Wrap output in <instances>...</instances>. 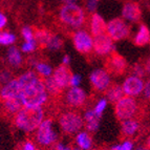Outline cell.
I'll return each mask as SVG.
<instances>
[{"label":"cell","instance_id":"6da1fadb","mask_svg":"<svg viewBox=\"0 0 150 150\" xmlns=\"http://www.w3.org/2000/svg\"><path fill=\"white\" fill-rule=\"evenodd\" d=\"M44 118L43 107H22L13 117V124L18 130L30 133L37 130Z\"/></svg>","mask_w":150,"mask_h":150},{"label":"cell","instance_id":"7a4b0ae2","mask_svg":"<svg viewBox=\"0 0 150 150\" xmlns=\"http://www.w3.org/2000/svg\"><path fill=\"white\" fill-rule=\"evenodd\" d=\"M48 95L43 79L28 87L22 88L19 93V100L23 107H43L47 104Z\"/></svg>","mask_w":150,"mask_h":150},{"label":"cell","instance_id":"3957f363","mask_svg":"<svg viewBox=\"0 0 150 150\" xmlns=\"http://www.w3.org/2000/svg\"><path fill=\"white\" fill-rule=\"evenodd\" d=\"M58 18L66 28H80L86 22V13L78 3L63 4L59 10Z\"/></svg>","mask_w":150,"mask_h":150},{"label":"cell","instance_id":"277c9868","mask_svg":"<svg viewBox=\"0 0 150 150\" xmlns=\"http://www.w3.org/2000/svg\"><path fill=\"white\" fill-rule=\"evenodd\" d=\"M141 108L134 98L124 96L115 103V115L119 121H125L141 115Z\"/></svg>","mask_w":150,"mask_h":150},{"label":"cell","instance_id":"5b68a950","mask_svg":"<svg viewBox=\"0 0 150 150\" xmlns=\"http://www.w3.org/2000/svg\"><path fill=\"white\" fill-rule=\"evenodd\" d=\"M59 126L64 134L74 135L81 131L84 126V120L79 112L67 110L59 115Z\"/></svg>","mask_w":150,"mask_h":150},{"label":"cell","instance_id":"8992f818","mask_svg":"<svg viewBox=\"0 0 150 150\" xmlns=\"http://www.w3.org/2000/svg\"><path fill=\"white\" fill-rule=\"evenodd\" d=\"M35 140L41 147H50L57 142L58 134L54 129V122L52 119H44L42 121L36 130Z\"/></svg>","mask_w":150,"mask_h":150},{"label":"cell","instance_id":"52a82bcc","mask_svg":"<svg viewBox=\"0 0 150 150\" xmlns=\"http://www.w3.org/2000/svg\"><path fill=\"white\" fill-rule=\"evenodd\" d=\"M106 34L113 41H122L129 37L130 26L123 18H115L106 24Z\"/></svg>","mask_w":150,"mask_h":150},{"label":"cell","instance_id":"ba28073f","mask_svg":"<svg viewBox=\"0 0 150 150\" xmlns=\"http://www.w3.org/2000/svg\"><path fill=\"white\" fill-rule=\"evenodd\" d=\"M76 50L82 55H89L93 50V37L85 30H78L71 34Z\"/></svg>","mask_w":150,"mask_h":150},{"label":"cell","instance_id":"9c48e42d","mask_svg":"<svg viewBox=\"0 0 150 150\" xmlns=\"http://www.w3.org/2000/svg\"><path fill=\"white\" fill-rule=\"evenodd\" d=\"M104 64L107 73L110 76H115V77H121L128 69V63L126 59L115 52L107 56Z\"/></svg>","mask_w":150,"mask_h":150},{"label":"cell","instance_id":"30bf717a","mask_svg":"<svg viewBox=\"0 0 150 150\" xmlns=\"http://www.w3.org/2000/svg\"><path fill=\"white\" fill-rule=\"evenodd\" d=\"M89 81L95 91L105 93L108 87L111 85V76L107 73L106 69L98 68L90 73Z\"/></svg>","mask_w":150,"mask_h":150},{"label":"cell","instance_id":"8fae6325","mask_svg":"<svg viewBox=\"0 0 150 150\" xmlns=\"http://www.w3.org/2000/svg\"><path fill=\"white\" fill-rule=\"evenodd\" d=\"M65 103L70 108H82L87 102V93L79 86L70 87L65 93Z\"/></svg>","mask_w":150,"mask_h":150},{"label":"cell","instance_id":"7c38bea8","mask_svg":"<svg viewBox=\"0 0 150 150\" xmlns=\"http://www.w3.org/2000/svg\"><path fill=\"white\" fill-rule=\"evenodd\" d=\"M115 41L107 35H103L93 37V52L96 55L100 57H107L115 52Z\"/></svg>","mask_w":150,"mask_h":150},{"label":"cell","instance_id":"4fadbf2b","mask_svg":"<svg viewBox=\"0 0 150 150\" xmlns=\"http://www.w3.org/2000/svg\"><path fill=\"white\" fill-rule=\"evenodd\" d=\"M144 84H145V82L143 81L142 78L130 75L123 82V93L125 96H128V97H138L143 93Z\"/></svg>","mask_w":150,"mask_h":150},{"label":"cell","instance_id":"5bb4252c","mask_svg":"<svg viewBox=\"0 0 150 150\" xmlns=\"http://www.w3.org/2000/svg\"><path fill=\"white\" fill-rule=\"evenodd\" d=\"M71 76H73L71 70H70V68L68 67L67 65L61 64L54 69L52 78H53V80L55 81L58 87L64 90L69 86Z\"/></svg>","mask_w":150,"mask_h":150},{"label":"cell","instance_id":"9a60e30c","mask_svg":"<svg viewBox=\"0 0 150 150\" xmlns=\"http://www.w3.org/2000/svg\"><path fill=\"white\" fill-rule=\"evenodd\" d=\"M142 10L137 1L129 0L124 3L122 8V18L124 20L131 23H137L141 20Z\"/></svg>","mask_w":150,"mask_h":150},{"label":"cell","instance_id":"2e32d148","mask_svg":"<svg viewBox=\"0 0 150 150\" xmlns=\"http://www.w3.org/2000/svg\"><path fill=\"white\" fill-rule=\"evenodd\" d=\"M0 107H1L0 108L1 113L4 117H14L23 106L19 98H13V99H1Z\"/></svg>","mask_w":150,"mask_h":150},{"label":"cell","instance_id":"e0dca14e","mask_svg":"<svg viewBox=\"0 0 150 150\" xmlns=\"http://www.w3.org/2000/svg\"><path fill=\"white\" fill-rule=\"evenodd\" d=\"M106 24L104 18L98 14V13H93L89 17V30L93 37L106 34Z\"/></svg>","mask_w":150,"mask_h":150},{"label":"cell","instance_id":"ac0fdd59","mask_svg":"<svg viewBox=\"0 0 150 150\" xmlns=\"http://www.w3.org/2000/svg\"><path fill=\"white\" fill-rule=\"evenodd\" d=\"M140 122L138 119H128L121 122V133L123 138H132L140 130Z\"/></svg>","mask_w":150,"mask_h":150},{"label":"cell","instance_id":"d6986e66","mask_svg":"<svg viewBox=\"0 0 150 150\" xmlns=\"http://www.w3.org/2000/svg\"><path fill=\"white\" fill-rule=\"evenodd\" d=\"M20 86L17 79H13L8 83L2 85L0 89V98L1 99H13V98H19L20 93Z\"/></svg>","mask_w":150,"mask_h":150},{"label":"cell","instance_id":"ffe728a7","mask_svg":"<svg viewBox=\"0 0 150 150\" xmlns=\"http://www.w3.org/2000/svg\"><path fill=\"white\" fill-rule=\"evenodd\" d=\"M100 119L99 117L96 115L93 112V109H87L84 112L83 115V120H84V126L86 128V131L89 133L96 132L99 127H100Z\"/></svg>","mask_w":150,"mask_h":150},{"label":"cell","instance_id":"44dd1931","mask_svg":"<svg viewBox=\"0 0 150 150\" xmlns=\"http://www.w3.org/2000/svg\"><path fill=\"white\" fill-rule=\"evenodd\" d=\"M6 62L12 68H20L23 64L21 52L16 46H11L6 52Z\"/></svg>","mask_w":150,"mask_h":150},{"label":"cell","instance_id":"7402d4cb","mask_svg":"<svg viewBox=\"0 0 150 150\" xmlns=\"http://www.w3.org/2000/svg\"><path fill=\"white\" fill-rule=\"evenodd\" d=\"M75 144L81 150H91L93 148V138L88 131H79L75 137Z\"/></svg>","mask_w":150,"mask_h":150},{"label":"cell","instance_id":"603a6c76","mask_svg":"<svg viewBox=\"0 0 150 150\" xmlns=\"http://www.w3.org/2000/svg\"><path fill=\"white\" fill-rule=\"evenodd\" d=\"M133 43L137 46H144V45L150 43V30L147 28V25L140 24L138 30L135 33V36L133 38Z\"/></svg>","mask_w":150,"mask_h":150},{"label":"cell","instance_id":"cb8c5ba5","mask_svg":"<svg viewBox=\"0 0 150 150\" xmlns=\"http://www.w3.org/2000/svg\"><path fill=\"white\" fill-rule=\"evenodd\" d=\"M42 78H40L38 76V74L34 70H26L25 73H23L22 75H20L18 77V83L20 86V89L22 88L28 87V86L32 85L34 83L38 82L39 80H41Z\"/></svg>","mask_w":150,"mask_h":150},{"label":"cell","instance_id":"d4e9b609","mask_svg":"<svg viewBox=\"0 0 150 150\" xmlns=\"http://www.w3.org/2000/svg\"><path fill=\"white\" fill-rule=\"evenodd\" d=\"M104 93H105L107 101L113 103V104L117 103L121 98H123L124 96H125L124 93H123L122 86H120L119 84H115V83L111 84Z\"/></svg>","mask_w":150,"mask_h":150},{"label":"cell","instance_id":"484cf974","mask_svg":"<svg viewBox=\"0 0 150 150\" xmlns=\"http://www.w3.org/2000/svg\"><path fill=\"white\" fill-rule=\"evenodd\" d=\"M43 83H44L45 88L47 90L50 97H52L53 99H59V97H61L63 93V90L58 87L57 84L55 83V81L53 80L52 76L48 78L43 79Z\"/></svg>","mask_w":150,"mask_h":150},{"label":"cell","instance_id":"4316f807","mask_svg":"<svg viewBox=\"0 0 150 150\" xmlns=\"http://www.w3.org/2000/svg\"><path fill=\"white\" fill-rule=\"evenodd\" d=\"M63 44H64V42H63L62 38L52 33L47 42L45 44L44 50H48L50 52H57V50H60L63 47Z\"/></svg>","mask_w":150,"mask_h":150},{"label":"cell","instance_id":"83f0119b","mask_svg":"<svg viewBox=\"0 0 150 150\" xmlns=\"http://www.w3.org/2000/svg\"><path fill=\"white\" fill-rule=\"evenodd\" d=\"M34 67H35V71L38 74V76L42 78V79L48 78L53 75L54 70L52 68V66L48 63L44 62V61H38Z\"/></svg>","mask_w":150,"mask_h":150},{"label":"cell","instance_id":"f1b7e54d","mask_svg":"<svg viewBox=\"0 0 150 150\" xmlns=\"http://www.w3.org/2000/svg\"><path fill=\"white\" fill-rule=\"evenodd\" d=\"M16 36L8 30H0V45H12L16 42Z\"/></svg>","mask_w":150,"mask_h":150},{"label":"cell","instance_id":"f546056e","mask_svg":"<svg viewBox=\"0 0 150 150\" xmlns=\"http://www.w3.org/2000/svg\"><path fill=\"white\" fill-rule=\"evenodd\" d=\"M107 103H108V101L106 98H102V99H100V100L98 101L97 104H96L95 107H93V112L96 113L97 117L102 118L103 112H104V110L107 107Z\"/></svg>","mask_w":150,"mask_h":150},{"label":"cell","instance_id":"4dcf8cb0","mask_svg":"<svg viewBox=\"0 0 150 150\" xmlns=\"http://www.w3.org/2000/svg\"><path fill=\"white\" fill-rule=\"evenodd\" d=\"M130 73H131V75L137 76V77H140V78H144L147 75L142 62H138V63H135V64H133L132 66L130 67Z\"/></svg>","mask_w":150,"mask_h":150},{"label":"cell","instance_id":"1f68e13d","mask_svg":"<svg viewBox=\"0 0 150 150\" xmlns=\"http://www.w3.org/2000/svg\"><path fill=\"white\" fill-rule=\"evenodd\" d=\"M13 73L12 70L8 69V67H2L0 68V84H6L8 83L11 80H13Z\"/></svg>","mask_w":150,"mask_h":150},{"label":"cell","instance_id":"d6a6232c","mask_svg":"<svg viewBox=\"0 0 150 150\" xmlns=\"http://www.w3.org/2000/svg\"><path fill=\"white\" fill-rule=\"evenodd\" d=\"M37 48H38V43H37V41H36V39L30 40V41H25V42L21 45V50L25 54L34 53Z\"/></svg>","mask_w":150,"mask_h":150},{"label":"cell","instance_id":"836d02e7","mask_svg":"<svg viewBox=\"0 0 150 150\" xmlns=\"http://www.w3.org/2000/svg\"><path fill=\"white\" fill-rule=\"evenodd\" d=\"M109 150H133V142L129 139H126L123 141L122 144L111 146Z\"/></svg>","mask_w":150,"mask_h":150},{"label":"cell","instance_id":"e575fe53","mask_svg":"<svg viewBox=\"0 0 150 150\" xmlns=\"http://www.w3.org/2000/svg\"><path fill=\"white\" fill-rule=\"evenodd\" d=\"M21 35H22L24 41H30L35 39V30L28 25H24L21 28Z\"/></svg>","mask_w":150,"mask_h":150},{"label":"cell","instance_id":"d590c367","mask_svg":"<svg viewBox=\"0 0 150 150\" xmlns=\"http://www.w3.org/2000/svg\"><path fill=\"white\" fill-rule=\"evenodd\" d=\"M16 150H38L37 146L33 141L30 140H26L23 143H21L20 145L18 146Z\"/></svg>","mask_w":150,"mask_h":150},{"label":"cell","instance_id":"8d00e7d4","mask_svg":"<svg viewBox=\"0 0 150 150\" xmlns=\"http://www.w3.org/2000/svg\"><path fill=\"white\" fill-rule=\"evenodd\" d=\"M99 2H100V0H86L85 8L87 10V12H89L90 14L95 13V11L98 8V5H99Z\"/></svg>","mask_w":150,"mask_h":150},{"label":"cell","instance_id":"74e56055","mask_svg":"<svg viewBox=\"0 0 150 150\" xmlns=\"http://www.w3.org/2000/svg\"><path fill=\"white\" fill-rule=\"evenodd\" d=\"M143 96L146 101H150V78L144 84V89H143Z\"/></svg>","mask_w":150,"mask_h":150},{"label":"cell","instance_id":"f35d334b","mask_svg":"<svg viewBox=\"0 0 150 150\" xmlns=\"http://www.w3.org/2000/svg\"><path fill=\"white\" fill-rule=\"evenodd\" d=\"M81 81H82V77L81 75H73L71 76V79H70L69 85L71 87H76V86H79L81 84Z\"/></svg>","mask_w":150,"mask_h":150},{"label":"cell","instance_id":"ab89813d","mask_svg":"<svg viewBox=\"0 0 150 150\" xmlns=\"http://www.w3.org/2000/svg\"><path fill=\"white\" fill-rule=\"evenodd\" d=\"M71 145H66L64 143H56L55 144V150H70Z\"/></svg>","mask_w":150,"mask_h":150},{"label":"cell","instance_id":"60d3db41","mask_svg":"<svg viewBox=\"0 0 150 150\" xmlns=\"http://www.w3.org/2000/svg\"><path fill=\"white\" fill-rule=\"evenodd\" d=\"M6 24H8V18L0 11V30H2V28H4L6 26Z\"/></svg>","mask_w":150,"mask_h":150},{"label":"cell","instance_id":"b9f144b4","mask_svg":"<svg viewBox=\"0 0 150 150\" xmlns=\"http://www.w3.org/2000/svg\"><path fill=\"white\" fill-rule=\"evenodd\" d=\"M142 63H143V66H144V68H145V70H146V74H150V57L149 58H147L144 62L142 61Z\"/></svg>","mask_w":150,"mask_h":150},{"label":"cell","instance_id":"7bdbcfd3","mask_svg":"<svg viewBox=\"0 0 150 150\" xmlns=\"http://www.w3.org/2000/svg\"><path fill=\"white\" fill-rule=\"evenodd\" d=\"M70 63V56L69 55H65L64 57H63V60H62V64L63 65H69Z\"/></svg>","mask_w":150,"mask_h":150},{"label":"cell","instance_id":"ee69618b","mask_svg":"<svg viewBox=\"0 0 150 150\" xmlns=\"http://www.w3.org/2000/svg\"><path fill=\"white\" fill-rule=\"evenodd\" d=\"M63 4H71V3H77L78 0H61Z\"/></svg>","mask_w":150,"mask_h":150},{"label":"cell","instance_id":"f6af8a7d","mask_svg":"<svg viewBox=\"0 0 150 150\" xmlns=\"http://www.w3.org/2000/svg\"><path fill=\"white\" fill-rule=\"evenodd\" d=\"M134 150H150L148 147H146L145 145H140V146H138V147L135 148Z\"/></svg>","mask_w":150,"mask_h":150},{"label":"cell","instance_id":"bcb514c9","mask_svg":"<svg viewBox=\"0 0 150 150\" xmlns=\"http://www.w3.org/2000/svg\"><path fill=\"white\" fill-rule=\"evenodd\" d=\"M145 146L146 147H148L150 149V135L147 138V140H146V142H145Z\"/></svg>","mask_w":150,"mask_h":150},{"label":"cell","instance_id":"7dc6e473","mask_svg":"<svg viewBox=\"0 0 150 150\" xmlns=\"http://www.w3.org/2000/svg\"><path fill=\"white\" fill-rule=\"evenodd\" d=\"M95 150H109V148H107V147H100V148H98V149H95Z\"/></svg>","mask_w":150,"mask_h":150},{"label":"cell","instance_id":"c3c4849f","mask_svg":"<svg viewBox=\"0 0 150 150\" xmlns=\"http://www.w3.org/2000/svg\"><path fill=\"white\" fill-rule=\"evenodd\" d=\"M70 150H81L80 148H78L77 146H71V149Z\"/></svg>","mask_w":150,"mask_h":150},{"label":"cell","instance_id":"681fc988","mask_svg":"<svg viewBox=\"0 0 150 150\" xmlns=\"http://www.w3.org/2000/svg\"><path fill=\"white\" fill-rule=\"evenodd\" d=\"M0 1H5V0H0Z\"/></svg>","mask_w":150,"mask_h":150}]
</instances>
